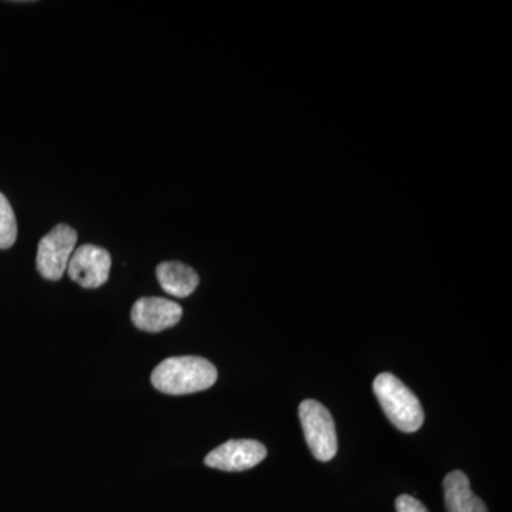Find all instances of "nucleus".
I'll return each mask as SVG.
<instances>
[{
    "mask_svg": "<svg viewBox=\"0 0 512 512\" xmlns=\"http://www.w3.org/2000/svg\"><path fill=\"white\" fill-rule=\"evenodd\" d=\"M218 372L204 357H168L154 369L151 383L158 392L183 396L202 392L214 386Z\"/></svg>",
    "mask_w": 512,
    "mask_h": 512,
    "instance_id": "obj_1",
    "label": "nucleus"
},
{
    "mask_svg": "<svg viewBox=\"0 0 512 512\" xmlns=\"http://www.w3.org/2000/svg\"><path fill=\"white\" fill-rule=\"evenodd\" d=\"M373 392L387 419L397 429L404 433H414L423 426L424 412L420 400L402 380L390 373H382L373 382Z\"/></svg>",
    "mask_w": 512,
    "mask_h": 512,
    "instance_id": "obj_2",
    "label": "nucleus"
},
{
    "mask_svg": "<svg viewBox=\"0 0 512 512\" xmlns=\"http://www.w3.org/2000/svg\"><path fill=\"white\" fill-rule=\"evenodd\" d=\"M303 434L316 460L330 461L338 453V434L332 414L316 400H305L299 406Z\"/></svg>",
    "mask_w": 512,
    "mask_h": 512,
    "instance_id": "obj_3",
    "label": "nucleus"
},
{
    "mask_svg": "<svg viewBox=\"0 0 512 512\" xmlns=\"http://www.w3.org/2000/svg\"><path fill=\"white\" fill-rule=\"evenodd\" d=\"M76 244V229L66 224L56 225L49 234L40 239L36 256L39 274L47 281L62 279Z\"/></svg>",
    "mask_w": 512,
    "mask_h": 512,
    "instance_id": "obj_4",
    "label": "nucleus"
},
{
    "mask_svg": "<svg viewBox=\"0 0 512 512\" xmlns=\"http://www.w3.org/2000/svg\"><path fill=\"white\" fill-rule=\"evenodd\" d=\"M111 256L96 245H82L73 252L67 272L74 282L86 289L100 288L109 279Z\"/></svg>",
    "mask_w": 512,
    "mask_h": 512,
    "instance_id": "obj_5",
    "label": "nucleus"
},
{
    "mask_svg": "<svg viewBox=\"0 0 512 512\" xmlns=\"http://www.w3.org/2000/svg\"><path fill=\"white\" fill-rule=\"evenodd\" d=\"M266 447L256 440H229L222 446L214 448L207 457L205 464L221 471H245L258 466L265 460Z\"/></svg>",
    "mask_w": 512,
    "mask_h": 512,
    "instance_id": "obj_6",
    "label": "nucleus"
},
{
    "mask_svg": "<svg viewBox=\"0 0 512 512\" xmlns=\"http://www.w3.org/2000/svg\"><path fill=\"white\" fill-rule=\"evenodd\" d=\"M183 318V308L164 298H141L131 309V320L144 332L157 333L173 328Z\"/></svg>",
    "mask_w": 512,
    "mask_h": 512,
    "instance_id": "obj_7",
    "label": "nucleus"
},
{
    "mask_svg": "<svg viewBox=\"0 0 512 512\" xmlns=\"http://www.w3.org/2000/svg\"><path fill=\"white\" fill-rule=\"evenodd\" d=\"M443 487L447 512H488L483 500L471 490L470 480L463 471L447 474Z\"/></svg>",
    "mask_w": 512,
    "mask_h": 512,
    "instance_id": "obj_8",
    "label": "nucleus"
},
{
    "mask_svg": "<svg viewBox=\"0 0 512 512\" xmlns=\"http://www.w3.org/2000/svg\"><path fill=\"white\" fill-rule=\"evenodd\" d=\"M157 278L161 288L175 298H187L200 285V276L183 262H163L157 266Z\"/></svg>",
    "mask_w": 512,
    "mask_h": 512,
    "instance_id": "obj_9",
    "label": "nucleus"
},
{
    "mask_svg": "<svg viewBox=\"0 0 512 512\" xmlns=\"http://www.w3.org/2000/svg\"><path fill=\"white\" fill-rule=\"evenodd\" d=\"M18 238V224L15 212L8 198L0 192V249H8L15 245Z\"/></svg>",
    "mask_w": 512,
    "mask_h": 512,
    "instance_id": "obj_10",
    "label": "nucleus"
},
{
    "mask_svg": "<svg viewBox=\"0 0 512 512\" xmlns=\"http://www.w3.org/2000/svg\"><path fill=\"white\" fill-rule=\"evenodd\" d=\"M396 511L397 512H429L423 503H420L417 498L412 495H400L396 500Z\"/></svg>",
    "mask_w": 512,
    "mask_h": 512,
    "instance_id": "obj_11",
    "label": "nucleus"
}]
</instances>
